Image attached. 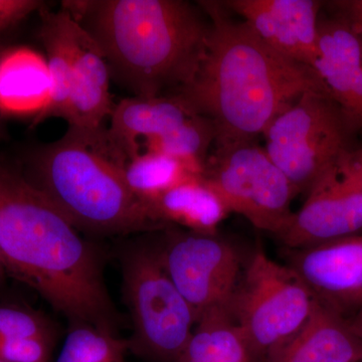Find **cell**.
<instances>
[{
  "mask_svg": "<svg viewBox=\"0 0 362 362\" xmlns=\"http://www.w3.org/2000/svg\"><path fill=\"white\" fill-rule=\"evenodd\" d=\"M51 98L47 59L28 47L6 49L0 59V113L37 117Z\"/></svg>",
  "mask_w": 362,
  "mask_h": 362,
  "instance_id": "e0dca14e",
  "label": "cell"
},
{
  "mask_svg": "<svg viewBox=\"0 0 362 362\" xmlns=\"http://www.w3.org/2000/svg\"><path fill=\"white\" fill-rule=\"evenodd\" d=\"M162 265L199 318L228 306L240 281L239 255L218 235L168 233L158 249Z\"/></svg>",
  "mask_w": 362,
  "mask_h": 362,
  "instance_id": "30bf717a",
  "label": "cell"
},
{
  "mask_svg": "<svg viewBox=\"0 0 362 362\" xmlns=\"http://www.w3.org/2000/svg\"><path fill=\"white\" fill-rule=\"evenodd\" d=\"M4 52H6V51H4V49H2V47H0V59H1L2 56H4Z\"/></svg>",
  "mask_w": 362,
  "mask_h": 362,
  "instance_id": "f546056e",
  "label": "cell"
},
{
  "mask_svg": "<svg viewBox=\"0 0 362 362\" xmlns=\"http://www.w3.org/2000/svg\"><path fill=\"white\" fill-rule=\"evenodd\" d=\"M330 6L343 14L362 37V0L333 1Z\"/></svg>",
  "mask_w": 362,
  "mask_h": 362,
  "instance_id": "4316f807",
  "label": "cell"
},
{
  "mask_svg": "<svg viewBox=\"0 0 362 362\" xmlns=\"http://www.w3.org/2000/svg\"><path fill=\"white\" fill-rule=\"evenodd\" d=\"M214 146L202 177L223 197L230 213L277 235L293 214L291 204L298 194L292 183L254 141Z\"/></svg>",
  "mask_w": 362,
  "mask_h": 362,
  "instance_id": "ba28073f",
  "label": "cell"
},
{
  "mask_svg": "<svg viewBox=\"0 0 362 362\" xmlns=\"http://www.w3.org/2000/svg\"><path fill=\"white\" fill-rule=\"evenodd\" d=\"M129 157L103 126L71 127L42 147L33 158V185L78 230L102 235L159 230L165 225L128 187L125 165Z\"/></svg>",
  "mask_w": 362,
  "mask_h": 362,
  "instance_id": "277c9868",
  "label": "cell"
},
{
  "mask_svg": "<svg viewBox=\"0 0 362 362\" xmlns=\"http://www.w3.org/2000/svg\"><path fill=\"white\" fill-rule=\"evenodd\" d=\"M124 296L132 317L129 350L158 362H177L197 316L162 265L158 249L130 247L122 256Z\"/></svg>",
  "mask_w": 362,
  "mask_h": 362,
  "instance_id": "8992f818",
  "label": "cell"
},
{
  "mask_svg": "<svg viewBox=\"0 0 362 362\" xmlns=\"http://www.w3.org/2000/svg\"><path fill=\"white\" fill-rule=\"evenodd\" d=\"M266 152L297 194L308 192L331 164L350 147L352 137L330 95L309 90L270 124Z\"/></svg>",
  "mask_w": 362,
  "mask_h": 362,
  "instance_id": "52a82bcc",
  "label": "cell"
},
{
  "mask_svg": "<svg viewBox=\"0 0 362 362\" xmlns=\"http://www.w3.org/2000/svg\"><path fill=\"white\" fill-rule=\"evenodd\" d=\"M65 11V9H64ZM66 13V33L74 62V85L65 120L71 127L97 129L114 109L111 74L99 45L89 33Z\"/></svg>",
  "mask_w": 362,
  "mask_h": 362,
  "instance_id": "5bb4252c",
  "label": "cell"
},
{
  "mask_svg": "<svg viewBox=\"0 0 362 362\" xmlns=\"http://www.w3.org/2000/svg\"><path fill=\"white\" fill-rule=\"evenodd\" d=\"M192 115L194 112L175 95L126 98L114 106L109 134L131 158L139 153L140 140L165 134Z\"/></svg>",
  "mask_w": 362,
  "mask_h": 362,
  "instance_id": "2e32d148",
  "label": "cell"
},
{
  "mask_svg": "<svg viewBox=\"0 0 362 362\" xmlns=\"http://www.w3.org/2000/svg\"><path fill=\"white\" fill-rule=\"evenodd\" d=\"M317 303L291 267L274 261L259 246L228 308L246 340L252 361L266 362L301 329Z\"/></svg>",
  "mask_w": 362,
  "mask_h": 362,
  "instance_id": "5b68a950",
  "label": "cell"
},
{
  "mask_svg": "<svg viewBox=\"0 0 362 362\" xmlns=\"http://www.w3.org/2000/svg\"><path fill=\"white\" fill-rule=\"evenodd\" d=\"M287 265L319 303L347 320L362 308V233L290 250Z\"/></svg>",
  "mask_w": 362,
  "mask_h": 362,
  "instance_id": "8fae6325",
  "label": "cell"
},
{
  "mask_svg": "<svg viewBox=\"0 0 362 362\" xmlns=\"http://www.w3.org/2000/svg\"><path fill=\"white\" fill-rule=\"evenodd\" d=\"M66 13L42 11L40 39L47 52V63L51 77V98L40 115L33 119L37 126L49 118L66 119L74 85V62L70 40L66 33Z\"/></svg>",
  "mask_w": 362,
  "mask_h": 362,
  "instance_id": "ffe728a7",
  "label": "cell"
},
{
  "mask_svg": "<svg viewBox=\"0 0 362 362\" xmlns=\"http://www.w3.org/2000/svg\"><path fill=\"white\" fill-rule=\"evenodd\" d=\"M216 138V126L206 116H190L165 134L144 141L145 151L157 152L177 159L195 175H204L209 150Z\"/></svg>",
  "mask_w": 362,
  "mask_h": 362,
  "instance_id": "44dd1931",
  "label": "cell"
},
{
  "mask_svg": "<svg viewBox=\"0 0 362 362\" xmlns=\"http://www.w3.org/2000/svg\"><path fill=\"white\" fill-rule=\"evenodd\" d=\"M57 328L44 314L16 305H0V337L54 343Z\"/></svg>",
  "mask_w": 362,
  "mask_h": 362,
  "instance_id": "cb8c5ba5",
  "label": "cell"
},
{
  "mask_svg": "<svg viewBox=\"0 0 362 362\" xmlns=\"http://www.w3.org/2000/svg\"><path fill=\"white\" fill-rule=\"evenodd\" d=\"M0 258L6 274L68 319L115 333L120 323L95 247L30 181L0 168Z\"/></svg>",
  "mask_w": 362,
  "mask_h": 362,
  "instance_id": "7a4b0ae2",
  "label": "cell"
},
{
  "mask_svg": "<svg viewBox=\"0 0 362 362\" xmlns=\"http://www.w3.org/2000/svg\"><path fill=\"white\" fill-rule=\"evenodd\" d=\"M162 225L175 223L202 235H216L230 214L223 197L202 176L188 178L148 204Z\"/></svg>",
  "mask_w": 362,
  "mask_h": 362,
  "instance_id": "ac0fdd59",
  "label": "cell"
},
{
  "mask_svg": "<svg viewBox=\"0 0 362 362\" xmlns=\"http://www.w3.org/2000/svg\"><path fill=\"white\" fill-rule=\"evenodd\" d=\"M195 175L177 159L152 151H140L128 159L125 178L133 194L148 206L164 192Z\"/></svg>",
  "mask_w": 362,
  "mask_h": 362,
  "instance_id": "7402d4cb",
  "label": "cell"
},
{
  "mask_svg": "<svg viewBox=\"0 0 362 362\" xmlns=\"http://www.w3.org/2000/svg\"><path fill=\"white\" fill-rule=\"evenodd\" d=\"M313 69L351 135L362 133V37L339 11L319 18Z\"/></svg>",
  "mask_w": 362,
  "mask_h": 362,
  "instance_id": "7c38bea8",
  "label": "cell"
},
{
  "mask_svg": "<svg viewBox=\"0 0 362 362\" xmlns=\"http://www.w3.org/2000/svg\"><path fill=\"white\" fill-rule=\"evenodd\" d=\"M349 323L354 334L358 337L362 343V308L349 319Z\"/></svg>",
  "mask_w": 362,
  "mask_h": 362,
  "instance_id": "83f0119b",
  "label": "cell"
},
{
  "mask_svg": "<svg viewBox=\"0 0 362 362\" xmlns=\"http://www.w3.org/2000/svg\"><path fill=\"white\" fill-rule=\"evenodd\" d=\"M209 16L206 52L194 80L175 92L213 121L216 144L252 141L309 90L328 93L311 66L283 56L223 1H201Z\"/></svg>",
  "mask_w": 362,
  "mask_h": 362,
  "instance_id": "6da1fadb",
  "label": "cell"
},
{
  "mask_svg": "<svg viewBox=\"0 0 362 362\" xmlns=\"http://www.w3.org/2000/svg\"><path fill=\"white\" fill-rule=\"evenodd\" d=\"M195 324L177 362H252L228 306L204 311Z\"/></svg>",
  "mask_w": 362,
  "mask_h": 362,
  "instance_id": "d6986e66",
  "label": "cell"
},
{
  "mask_svg": "<svg viewBox=\"0 0 362 362\" xmlns=\"http://www.w3.org/2000/svg\"><path fill=\"white\" fill-rule=\"evenodd\" d=\"M362 159L349 149L320 175L277 237L289 250L362 233Z\"/></svg>",
  "mask_w": 362,
  "mask_h": 362,
  "instance_id": "9c48e42d",
  "label": "cell"
},
{
  "mask_svg": "<svg viewBox=\"0 0 362 362\" xmlns=\"http://www.w3.org/2000/svg\"><path fill=\"white\" fill-rule=\"evenodd\" d=\"M64 8L103 52L111 77L136 97L163 96L194 80L211 23L183 0H85Z\"/></svg>",
  "mask_w": 362,
  "mask_h": 362,
  "instance_id": "3957f363",
  "label": "cell"
},
{
  "mask_svg": "<svg viewBox=\"0 0 362 362\" xmlns=\"http://www.w3.org/2000/svg\"><path fill=\"white\" fill-rule=\"evenodd\" d=\"M128 350V339L90 324H78L71 326L54 362H125Z\"/></svg>",
  "mask_w": 362,
  "mask_h": 362,
  "instance_id": "603a6c76",
  "label": "cell"
},
{
  "mask_svg": "<svg viewBox=\"0 0 362 362\" xmlns=\"http://www.w3.org/2000/svg\"><path fill=\"white\" fill-rule=\"evenodd\" d=\"M359 150H361V159H362V147H361V148H359Z\"/></svg>",
  "mask_w": 362,
  "mask_h": 362,
  "instance_id": "4dcf8cb0",
  "label": "cell"
},
{
  "mask_svg": "<svg viewBox=\"0 0 362 362\" xmlns=\"http://www.w3.org/2000/svg\"><path fill=\"white\" fill-rule=\"evenodd\" d=\"M0 362H4V361H0Z\"/></svg>",
  "mask_w": 362,
  "mask_h": 362,
  "instance_id": "1f68e13d",
  "label": "cell"
},
{
  "mask_svg": "<svg viewBox=\"0 0 362 362\" xmlns=\"http://www.w3.org/2000/svg\"><path fill=\"white\" fill-rule=\"evenodd\" d=\"M266 362H362V343L347 319L318 302L301 329Z\"/></svg>",
  "mask_w": 362,
  "mask_h": 362,
  "instance_id": "9a60e30c",
  "label": "cell"
},
{
  "mask_svg": "<svg viewBox=\"0 0 362 362\" xmlns=\"http://www.w3.org/2000/svg\"><path fill=\"white\" fill-rule=\"evenodd\" d=\"M230 13L251 26L267 45L313 68L324 2L317 0H228Z\"/></svg>",
  "mask_w": 362,
  "mask_h": 362,
  "instance_id": "4fadbf2b",
  "label": "cell"
},
{
  "mask_svg": "<svg viewBox=\"0 0 362 362\" xmlns=\"http://www.w3.org/2000/svg\"><path fill=\"white\" fill-rule=\"evenodd\" d=\"M6 271L4 269V264H2L1 258H0V286L4 284V279H6Z\"/></svg>",
  "mask_w": 362,
  "mask_h": 362,
  "instance_id": "f1b7e54d",
  "label": "cell"
},
{
  "mask_svg": "<svg viewBox=\"0 0 362 362\" xmlns=\"http://www.w3.org/2000/svg\"><path fill=\"white\" fill-rule=\"evenodd\" d=\"M42 6L37 0H0V32L25 20Z\"/></svg>",
  "mask_w": 362,
  "mask_h": 362,
  "instance_id": "484cf974",
  "label": "cell"
},
{
  "mask_svg": "<svg viewBox=\"0 0 362 362\" xmlns=\"http://www.w3.org/2000/svg\"><path fill=\"white\" fill-rule=\"evenodd\" d=\"M54 344L40 339L0 337V361L47 362Z\"/></svg>",
  "mask_w": 362,
  "mask_h": 362,
  "instance_id": "d4e9b609",
  "label": "cell"
}]
</instances>
